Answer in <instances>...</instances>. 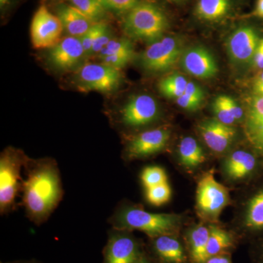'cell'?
I'll use <instances>...</instances> for the list:
<instances>
[{"label": "cell", "instance_id": "32", "mask_svg": "<svg viewBox=\"0 0 263 263\" xmlns=\"http://www.w3.org/2000/svg\"><path fill=\"white\" fill-rule=\"evenodd\" d=\"M108 10L119 13H127L140 3L139 0H101Z\"/></svg>", "mask_w": 263, "mask_h": 263}, {"label": "cell", "instance_id": "20", "mask_svg": "<svg viewBox=\"0 0 263 263\" xmlns=\"http://www.w3.org/2000/svg\"><path fill=\"white\" fill-rule=\"evenodd\" d=\"M255 157L249 152L238 150L228 156L224 162L227 176L232 179H240L250 174L255 168Z\"/></svg>", "mask_w": 263, "mask_h": 263}, {"label": "cell", "instance_id": "33", "mask_svg": "<svg viewBox=\"0 0 263 263\" xmlns=\"http://www.w3.org/2000/svg\"><path fill=\"white\" fill-rule=\"evenodd\" d=\"M112 33L110 28L108 27V24L105 26L103 30L100 32V34L97 37L96 41L93 45L92 48H91V54L90 56L93 55H98L99 53L102 51V49L109 43V41L112 39Z\"/></svg>", "mask_w": 263, "mask_h": 263}, {"label": "cell", "instance_id": "37", "mask_svg": "<svg viewBox=\"0 0 263 263\" xmlns=\"http://www.w3.org/2000/svg\"><path fill=\"white\" fill-rule=\"evenodd\" d=\"M252 62H253L254 67L259 69H263V38L259 40Z\"/></svg>", "mask_w": 263, "mask_h": 263}, {"label": "cell", "instance_id": "10", "mask_svg": "<svg viewBox=\"0 0 263 263\" xmlns=\"http://www.w3.org/2000/svg\"><path fill=\"white\" fill-rule=\"evenodd\" d=\"M144 252L128 230L112 228L103 251V263H136Z\"/></svg>", "mask_w": 263, "mask_h": 263}, {"label": "cell", "instance_id": "1", "mask_svg": "<svg viewBox=\"0 0 263 263\" xmlns=\"http://www.w3.org/2000/svg\"><path fill=\"white\" fill-rule=\"evenodd\" d=\"M22 205L33 224L40 226L49 219L63 197L58 164L51 157L29 158L24 167Z\"/></svg>", "mask_w": 263, "mask_h": 263}, {"label": "cell", "instance_id": "9", "mask_svg": "<svg viewBox=\"0 0 263 263\" xmlns=\"http://www.w3.org/2000/svg\"><path fill=\"white\" fill-rule=\"evenodd\" d=\"M170 138L171 131L167 128H155L141 132L127 140L123 157L125 160L131 161L157 155L165 148Z\"/></svg>", "mask_w": 263, "mask_h": 263}, {"label": "cell", "instance_id": "19", "mask_svg": "<svg viewBox=\"0 0 263 263\" xmlns=\"http://www.w3.org/2000/svg\"><path fill=\"white\" fill-rule=\"evenodd\" d=\"M57 16L61 21L66 32L70 36L76 37L84 35L95 24L72 5L60 7L57 12Z\"/></svg>", "mask_w": 263, "mask_h": 263}, {"label": "cell", "instance_id": "16", "mask_svg": "<svg viewBox=\"0 0 263 263\" xmlns=\"http://www.w3.org/2000/svg\"><path fill=\"white\" fill-rule=\"evenodd\" d=\"M199 131L205 144L213 152L222 153L234 140L235 129L218 119H208L199 125Z\"/></svg>", "mask_w": 263, "mask_h": 263}, {"label": "cell", "instance_id": "36", "mask_svg": "<svg viewBox=\"0 0 263 263\" xmlns=\"http://www.w3.org/2000/svg\"><path fill=\"white\" fill-rule=\"evenodd\" d=\"M184 93L200 99V100H204V98H205V93H204L203 90L200 86L193 82H188Z\"/></svg>", "mask_w": 263, "mask_h": 263}, {"label": "cell", "instance_id": "28", "mask_svg": "<svg viewBox=\"0 0 263 263\" xmlns=\"http://www.w3.org/2000/svg\"><path fill=\"white\" fill-rule=\"evenodd\" d=\"M141 179L145 190L167 182L165 171L159 166L145 167L142 171Z\"/></svg>", "mask_w": 263, "mask_h": 263}, {"label": "cell", "instance_id": "44", "mask_svg": "<svg viewBox=\"0 0 263 263\" xmlns=\"http://www.w3.org/2000/svg\"><path fill=\"white\" fill-rule=\"evenodd\" d=\"M173 2H175L176 3H183V2L186 1V0H172Z\"/></svg>", "mask_w": 263, "mask_h": 263}, {"label": "cell", "instance_id": "30", "mask_svg": "<svg viewBox=\"0 0 263 263\" xmlns=\"http://www.w3.org/2000/svg\"><path fill=\"white\" fill-rule=\"evenodd\" d=\"M105 25H106V24L103 22L95 23L91 26V28L85 33L84 35L79 37L81 43H82L83 47H84L85 55L86 57L90 56V54H91L93 45H94L99 34L103 30Z\"/></svg>", "mask_w": 263, "mask_h": 263}, {"label": "cell", "instance_id": "14", "mask_svg": "<svg viewBox=\"0 0 263 263\" xmlns=\"http://www.w3.org/2000/svg\"><path fill=\"white\" fill-rule=\"evenodd\" d=\"M259 42L258 34L251 27H242L231 34L228 41V51L235 63L252 61Z\"/></svg>", "mask_w": 263, "mask_h": 263}, {"label": "cell", "instance_id": "35", "mask_svg": "<svg viewBox=\"0 0 263 263\" xmlns=\"http://www.w3.org/2000/svg\"><path fill=\"white\" fill-rule=\"evenodd\" d=\"M221 98L226 104V106L229 109L230 113L235 118V120L240 121L243 116V110L240 108L238 104L235 102L234 99L230 98L226 95H221Z\"/></svg>", "mask_w": 263, "mask_h": 263}, {"label": "cell", "instance_id": "25", "mask_svg": "<svg viewBox=\"0 0 263 263\" xmlns=\"http://www.w3.org/2000/svg\"><path fill=\"white\" fill-rule=\"evenodd\" d=\"M188 81L184 76L173 74L164 78L158 85L161 94L170 99H177L184 93Z\"/></svg>", "mask_w": 263, "mask_h": 263}, {"label": "cell", "instance_id": "2", "mask_svg": "<svg viewBox=\"0 0 263 263\" xmlns=\"http://www.w3.org/2000/svg\"><path fill=\"white\" fill-rule=\"evenodd\" d=\"M113 229L139 230L150 238L164 235H176L179 230V216L147 212L138 205L121 204L108 219Z\"/></svg>", "mask_w": 263, "mask_h": 263}, {"label": "cell", "instance_id": "7", "mask_svg": "<svg viewBox=\"0 0 263 263\" xmlns=\"http://www.w3.org/2000/svg\"><path fill=\"white\" fill-rule=\"evenodd\" d=\"M181 56L182 46L179 40L174 37H162L146 48L140 62L147 72L159 73L172 68Z\"/></svg>", "mask_w": 263, "mask_h": 263}, {"label": "cell", "instance_id": "27", "mask_svg": "<svg viewBox=\"0 0 263 263\" xmlns=\"http://www.w3.org/2000/svg\"><path fill=\"white\" fill-rule=\"evenodd\" d=\"M128 54L135 56L134 46L127 38H112L98 55L99 59L111 55Z\"/></svg>", "mask_w": 263, "mask_h": 263}, {"label": "cell", "instance_id": "40", "mask_svg": "<svg viewBox=\"0 0 263 263\" xmlns=\"http://www.w3.org/2000/svg\"><path fill=\"white\" fill-rule=\"evenodd\" d=\"M254 14L259 18H263V0H257Z\"/></svg>", "mask_w": 263, "mask_h": 263}, {"label": "cell", "instance_id": "13", "mask_svg": "<svg viewBox=\"0 0 263 263\" xmlns=\"http://www.w3.org/2000/svg\"><path fill=\"white\" fill-rule=\"evenodd\" d=\"M183 70L198 79H208L216 76L218 66L212 53L202 46H194L182 53Z\"/></svg>", "mask_w": 263, "mask_h": 263}, {"label": "cell", "instance_id": "4", "mask_svg": "<svg viewBox=\"0 0 263 263\" xmlns=\"http://www.w3.org/2000/svg\"><path fill=\"white\" fill-rule=\"evenodd\" d=\"M28 156L23 151L8 146L0 155V214H9L16 207V200L22 193L24 179L22 177L28 162Z\"/></svg>", "mask_w": 263, "mask_h": 263}, {"label": "cell", "instance_id": "26", "mask_svg": "<svg viewBox=\"0 0 263 263\" xmlns=\"http://www.w3.org/2000/svg\"><path fill=\"white\" fill-rule=\"evenodd\" d=\"M72 5L86 15L93 23L101 22L106 8L101 0H70Z\"/></svg>", "mask_w": 263, "mask_h": 263}, {"label": "cell", "instance_id": "17", "mask_svg": "<svg viewBox=\"0 0 263 263\" xmlns=\"http://www.w3.org/2000/svg\"><path fill=\"white\" fill-rule=\"evenodd\" d=\"M245 131L252 147L263 156V96L254 95L246 112Z\"/></svg>", "mask_w": 263, "mask_h": 263}, {"label": "cell", "instance_id": "12", "mask_svg": "<svg viewBox=\"0 0 263 263\" xmlns=\"http://www.w3.org/2000/svg\"><path fill=\"white\" fill-rule=\"evenodd\" d=\"M85 56L80 38L67 36L51 48L48 60L57 70L68 71L79 65Z\"/></svg>", "mask_w": 263, "mask_h": 263}, {"label": "cell", "instance_id": "34", "mask_svg": "<svg viewBox=\"0 0 263 263\" xmlns=\"http://www.w3.org/2000/svg\"><path fill=\"white\" fill-rule=\"evenodd\" d=\"M176 103L178 104L179 107L184 109V110H190V111L197 110L200 108L202 101H203V100L195 98V97L186 94V93H183L181 97L176 99Z\"/></svg>", "mask_w": 263, "mask_h": 263}, {"label": "cell", "instance_id": "45", "mask_svg": "<svg viewBox=\"0 0 263 263\" xmlns=\"http://www.w3.org/2000/svg\"><path fill=\"white\" fill-rule=\"evenodd\" d=\"M24 263H34V262H24Z\"/></svg>", "mask_w": 263, "mask_h": 263}, {"label": "cell", "instance_id": "5", "mask_svg": "<svg viewBox=\"0 0 263 263\" xmlns=\"http://www.w3.org/2000/svg\"><path fill=\"white\" fill-rule=\"evenodd\" d=\"M76 87L81 92L110 93L120 86V70L103 63H86L75 74Z\"/></svg>", "mask_w": 263, "mask_h": 263}, {"label": "cell", "instance_id": "38", "mask_svg": "<svg viewBox=\"0 0 263 263\" xmlns=\"http://www.w3.org/2000/svg\"><path fill=\"white\" fill-rule=\"evenodd\" d=\"M205 263H232L229 254H221L214 256L205 261Z\"/></svg>", "mask_w": 263, "mask_h": 263}, {"label": "cell", "instance_id": "23", "mask_svg": "<svg viewBox=\"0 0 263 263\" xmlns=\"http://www.w3.org/2000/svg\"><path fill=\"white\" fill-rule=\"evenodd\" d=\"M210 235L207 247L208 259L221 254H228L235 246L233 236L226 230L215 226H209Z\"/></svg>", "mask_w": 263, "mask_h": 263}, {"label": "cell", "instance_id": "21", "mask_svg": "<svg viewBox=\"0 0 263 263\" xmlns=\"http://www.w3.org/2000/svg\"><path fill=\"white\" fill-rule=\"evenodd\" d=\"M231 5L230 0H198L195 14L205 22H218L229 14Z\"/></svg>", "mask_w": 263, "mask_h": 263}, {"label": "cell", "instance_id": "6", "mask_svg": "<svg viewBox=\"0 0 263 263\" xmlns=\"http://www.w3.org/2000/svg\"><path fill=\"white\" fill-rule=\"evenodd\" d=\"M160 115V107L155 98L148 95H138L129 99L118 110L114 121L126 129H136L153 124Z\"/></svg>", "mask_w": 263, "mask_h": 263}, {"label": "cell", "instance_id": "43", "mask_svg": "<svg viewBox=\"0 0 263 263\" xmlns=\"http://www.w3.org/2000/svg\"><path fill=\"white\" fill-rule=\"evenodd\" d=\"M259 263H263V245H262V247L259 250Z\"/></svg>", "mask_w": 263, "mask_h": 263}, {"label": "cell", "instance_id": "39", "mask_svg": "<svg viewBox=\"0 0 263 263\" xmlns=\"http://www.w3.org/2000/svg\"><path fill=\"white\" fill-rule=\"evenodd\" d=\"M253 91L254 95L263 96V71L254 81Z\"/></svg>", "mask_w": 263, "mask_h": 263}, {"label": "cell", "instance_id": "31", "mask_svg": "<svg viewBox=\"0 0 263 263\" xmlns=\"http://www.w3.org/2000/svg\"><path fill=\"white\" fill-rule=\"evenodd\" d=\"M213 110L215 114L216 118L218 120L220 121L221 122L224 123L227 125H233L236 122L235 118L230 113L229 109L226 106L224 101L220 96L217 97L214 100L213 103Z\"/></svg>", "mask_w": 263, "mask_h": 263}, {"label": "cell", "instance_id": "18", "mask_svg": "<svg viewBox=\"0 0 263 263\" xmlns=\"http://www.w3.org/2000/svg\"><path fill=\"white\" fill-rule=\"evenodd\" d=\"M210 229L199 224L194 227L186 234V249L191 263H205L208 259L207 247Z\"/></svg>", "mask_w": 263, "mask_h": 263}, {"label": "cell", "instance_id": "22", "mask_svg": "<svg viewBox=\"0 0 263 263\" xmlns=\"http://www.w3.org/2000/svg\"><path fill=\"white\" fill-rule=\"evenodd\" d=\"M179 154L180 162L188 168L198 167L205 160L203 150L193 137H185L181 140Z\"/></svg>", "mask_w": 263, "mask_h": 263}, {"label": "cell", "instance_id": "8", "mask_svg": "<svg viewBox=\"0 0 263 263\" xmlns=\"http://www.w3.org/2000/svg\"><path fill=\"white\" fill-rule=\"evenodd\" d=\"M197 208L203 217L216 220L230 201L226 186L216 181L212 173H207L199 181L197 189Z\"/></svg>", "mask_w": 263, "mask_h": 263}, {"label": "cell", "instance_id": "15", "mask_svg": "<svg viewBox=\"0 0 263 263\" xmlns=\"http://www.w3.org/2000/svg\"><path fill=\"white\" fill-rule=\"evenodd\" d=\"M153 258L157 263H191L186 247L176 235L150 238Z\"/></svg>", "mask_w": 263, "mask_h": 263}, {"label": "cell", "instance_id": "41", "mask_svg": "<svg viewBox=\"0 0 263 263\" xmlns=\"http://www.w3.org/2000/svg\"><path fill=\"white\" fill-rule=\"evenodd\" d=\"M136 263H157L153 257H150L146 252H143Z\"/></svg>", "mask_w": 263, "mask_h": 263}, {"label": "cell", "instance_id": "11", "mask_svg": "<svg viewBox=\"0 0 263 263\" xmlns=\"http://www.w3.org/2000/svg\"><path fill=\"white\" fill-rule=\"evenodd\" d=\"M63 29L59 17L42 5L34 13L31 24L33 46L37 49L53 48L61 41Z\"/></svg>", "mask_w": 263, "mask_h": 263}, {"label": "cell", "instance_id": "42", "mask_svg": "<svg viewBox=\"0 0 263 263\" xmlns=\"http://www.w3.org/2000/svg\"><path fill=\"white\" fill-rule=\"evenodd\" d=\"M10 1H11V0H0V7H1V9H4L5 7L8 6V5L10 4Z\"/></svg>", "mask_w": 263, "mask_h": 263}, {"label": "cell", "instance_id": "24", "mask_svg": "<svg viewBox=\"0 0 263 263\" xmlns=\"http://www.w3.org/2000/svg\"><path fill=\"white\" fill-rule=\"evenodd\" d=\"M245 226L249 230H263V190L252 197L245 214Z\"/></svg>", "mask_w": 263, "mask_h": 263}, {"label": "cell", "instance_id": "29", "mask_svg": "<svg viewBox=\"0 0 263 263\" xmlns=\"http://www.w3.org/2000/svg\"><path fill=\"white\" fill-rule=\"evenodd\" d=\"M171 197V189L168 182L146 190V200L154 206H162L169 201Z\"/></svg>", "mask_w": 263, "mask_h": 263}, {"label": "cell", "instance_id": "3", "mask_svg": "<svg viewBox=\"0 0 263 263\" xmlns=\"http://www.w3.org/2000/svg\"><path fill=\"white\" fill-rule=\"evenodd\" d=\"M168 27L164 10L150 2H140L128 12L123 23L128 37L150 43L163 37Z\"/></svg>", "mask_w": 263, "mask_h": 263}]
</instances>
